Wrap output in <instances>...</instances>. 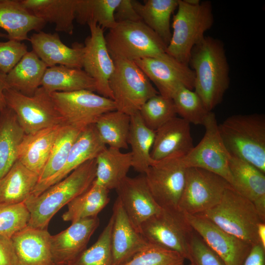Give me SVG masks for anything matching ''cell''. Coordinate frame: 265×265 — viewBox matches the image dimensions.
Wrapping results in <instances>:
<instances>
[{"label": "cell", "instance_id": "c3c4849f", "mask_svg": "<svg viewBox=\"0 0 265 265\" xmlns=\"http://www.w3.org/2000/svg\"><path fill=\"white\" fill-rule=\"evenodd\" d=\"M242 265H265V248L260 243L252 245Z\"/></svg>", "mask_w": 265, "mask_h": 265}, {"label": "cell", "instance_id": "d6986e66", "mask_svg": "<svg viewBox=\"0 0 265 265\" xmlns=\"http://www.w3.org/2000/svg\"><path fill=\"white\" fill-rule=\"evenodd\" d=\"M106 147L100 138L95 124L86 126L74 141L63 168L49 179L36 185L31 195L33 196L39 195L65 178L85 162L96 159Z\"/></svg>", "mask_w": 265, "mask_h": 265}, {"label": "cell", "instance_id": "e0dca14e", "mask_svg": "<svg viewBox=\"0 0 265 265\" xmlns=\"http://www.w3.org/2000/svg\"><path fill=\"white\" fill-rule=\"evenodd\" d=\"M115 190L131 224L138 232L144 222L162 209L152 196L144 175L127 176Z\"/></svg>", "mask_w": 265, "mask_h": 265}, {"label": "cell", "instance_id": "f5cc1de1", "mask_svg": "<svg viewBox=\"0 0 265 265\" xmlns=\"http://www.w3.org/2000/svg\"><path fill=\"white\" fill-rule=\"evenodd\" d=\"M0 38H7V34L0 32Z\"/></svg>", "mask_w": 265, "mask_h": 265}, {"label": "cell", "instance_id": "ac0fdd59", "mask_svg": "<svg viewBox=\"0 0 265 265\" xmlns=\"http://www.w3.org/2000/svg\"><path fill=\"white\" fill-rule=\"evenodd\" d=\"M65 230L51 237L53 258L56 265H72L86 249L100 220L94 216L71 223Z\"/></svg>", "mask_w": 265, "mask_h": 265}, {"label": "cell", "instance_id": "4fadbf2b", "mask_svg": "<svg viewBox=\"0 0 265 265\" xmlns=\"http://www.w3.org/2000/svg\"><path fill=\"white\" fill-rule=\"evenodd\" d=\"M205 134L196 146L183 158L187 167H197L212 172L225 179L231 185L229 162L231 156L220 136L215 115L209 112L203 125Z\"/></svg>", "mask_w": 265, "mask_h": 265}, {"label": "cell", "instance_id": "ba28073f", "mask_svg": "<svg viewBox=\"0 0 265 265\" xmlns=\"http://www.w3.org/2000/svg\"><path fill=\"white\" fill-rule=\"evenodd\" d=\"M4 96L6 106L15 113L26 134L66 124L54 106L51 93L41 86L31 96L8 88L4 91Z\"/></svg>", "mask_w": 265, "mask_h": 265}, {"label": "cell", "instance_id": "1f68e13d", "mask_svg": "<svg viewBox=\"0 0 265 265\" xmlns=\"http://www.w3.org/2000/svg\"><path fill=\"white\" fill-rule=\"evenodd\" d=\"M178 2L179 0H146L142 4L132 0L142 21L158 35L166 47L172 35L171 17L177 8Z\"/></svg>", "mask_w": 265, "mask_h": 265}, {"label": "cell", "instance_id": "ab89813d", "mask_svg": "<svg viewBox=\"0 0 265 265\" xmlns=\"http://www.w3.org/2000/svg\"><path fill=\"white\" fill-rule=\"evenodd\" d=\"M138 112L145 125L155 131L177 116L172 99L159 94L148 100Z\"/></svg>", "mask_w": 265, "mask_h": 265}, {"label": "cell", "instance_id": "f35d334b", "mask_svg": "<svg viewBox=\"0 0 265 265\" xmlns=\"http://www.w3.org/2000/svg\"><path fill=\"white\" fill-rule=\"evenodd\" d=\"M172 99L177 115L190 124L203 125L211 112L194 91L185 87L178 90Z\"/></svg>", "mask_w": 265, "mask_h": 265}, {"label": "cell", "instance_id": "4316f807", "mask_svg": "<svg viewBox=\"0 0 265 265\" xmlns=\"http://www.w3.org/2000/svg\"><path fill=\"white\" fill-rule=\"evenodd\" d=\"M21 1L37 17L46 23L53 24L56 31L73 34L78 0H21Z\"/></svg>", "mask_w": 265, "mask_h": 265}, {"label": "cell", "instance_id": "836d02e7", "mask_svg": "<svg viewBox=\"0 0 265 265\" xmlns=\"http://www.w3.org/2000/svg\"><path fill=\"white\" fill-rule=\"evenodd\" d=\"M155 131L148 128L137 112L131 115L128 144L131 147L132 167L144 174L154 161L151 157Z\"/></svg>", "mask_w": 265, "mask_h": 265}, {"label": "cell", "instance_id": "8d00e7d4", "mask_svg": "<svg viewBox=\"0 0 265 265\" xmlns=\"http://www.w3.org/2000/svg\"><path fill=\"white\" fill-rule=\"evenodd\" d=\"M121 0H78L75 20L81 25L95 23L104 29L114 27V13Z\"/></svg>", "mask_w": 265, "mask_h": 265}, {"label": "cell", "instance_id": "5bb4252c", "mask_svg": "<svg viewBox=\"0 0 265 265\" xmlns=\"http://www.w3.org/2000/svg\"><path fill=\"white\" fill-rule=\"evenodd\" d=\"M134 62L153 83L159 94L164 97L172 99L183 87L194 89L195 75L192 69L166 53Z\"/></svg>", "mask_w": 265, "mask_h": 265}, {"label": "cell", "instance_id": "bcb514c9", "mask_svg": "<svg viewBox=\"0 0 265 265\" xmlns=\"http://www.w3.org/2000/svg\"><path fill=\"white\" fill-rule=\"evenodd\" d=\"M114 17L117 23L142 21L133 7L132 0H121L115 9Z\"/></svg>", "mask_w": 265, "mask_h": 265}, {"label": "cell", "instance_id": "9c48e42d", "mask_svg": "<svg viewBox=\"0 0 265 265\" xmlns=\"http://www.w3.org/2000/svg\"><path fill=\"white\" fill-rule=\"evenodd\" d=\"M193 231L183 213L163 209L144 222L139 230L148 243L175 251L189 261V242Z\"/></svg>", "mask_w": 265, "mask_h": 265}, {"label": "cell", "instance_id": "ee69618b", "mask_svg": "<svg viewBox=\"0 0 265 265\" xmlns=\"http://www.w3.org/2000/svg\"><path fill=\"white\" fill-rule=\"evenodd\" d=\"M190 263L194 265H226L193 230L189 239Z\"/></svg>", "mask_w": 265, "mask_h": 265}, {"label": "cell", "instance_id": "277c9868", "mask_svg": "<svg viewBox=\"0 0 265 265\" xmlns=\"http://www.w3.org/2000/svg\"><path fill=\"white\" fill-rule=\"evenodd\" d=\"M177 10L173 17V30L166 53L189 65L193 48L213 25L212 6L208 0L191 5L184 0H179Z\"/></svg>", "mask_w": 265, "mask_h": 265}, {"label": "cell", "instance_id": "5b68a950", "mask_svg": "<svg viewBox=\"0 0 265 265\" xmlns=\"http://www.w3.org/2000/svg\"><path fill=\"white\" fill-rule=\"evenodd\" d=\"M227 233L251 245L259 242L257 227L261 218L255 207L232 187L227 189L220 202L200 214Z\"/></svg>", "mask_w": 265, "mask_h": 265}, {"label": "cell", "instance_id": "4dcf8cb0", "mask_svg": "<svg viewBox=\"0 0 265 265\" xmlns=\"http://www.w3.org/2000/svg\"><path fill=\"white\" fill-rule=\"evenodd\" d=\"M47 68L33 51H28L6 75L8 85L25 95L31 96L41 86Z\"/></svg>", "mask_w": 265, "mask_h": 265}, {"label": "cell", "instance_id": "83f0119b", "mask_svg": "<svg viewBox=\"0 0 265 265\" xmlns=\"http://www.w3.org/2000/svg\"><path fill=\"white\" fill-rule=\"evenodd\" d=\"M39 175L17 159L0 181V205L24 203L38 183Z\"/></svg>", "mask_w": 265, "mask_h": 265}, {"label": "cell", "instance_id": "8fae6325", "mask_svg": "<svg viewBox=\"0 0 265 265\" xmlns=\"http://www.w3.org/2000/svg\"><path fill=\"white\" fill-rule=\"evenodd\" d=\"M231 187L217 174L200 168L187 167L178 211L191 215L203 212L216 206Z\"/></svg>", "mask_w": 265, "mask_h": 265}, {"label": "cell", "instance_id": "484cf974", "mask_svg": "<svg viewBox=\"0 0 265 265\" xmlns=\"http://www.w3.org/2000/svg\"><path fill=\"white\" fill-rule=\"evenodd\" d=\"M22 3L21 0H0V27L9 40H28V33L41 31L46 25Z\"/></svg>", "mask_w": 265, "mask_h": 265}, {"label": "cell", "instance_id": "ffe728a7", "mask_svg": "<svg viewBox=\"0 0 265 265\" xmlns=\"http://www.w3.org/2000/svg\"><path fill=\"white\" fill-rule=\"evenodd\" d=\"M32 51L48 67L63 65L82 68L84 44L74 43L72 47L64 44L57 33L40 31L29 37Z\"/></svg>", "mask_w": 265, "mask_h": 265}, {"label": "cell", "instance_id": "7dc6e473", "mask_svg": "<svg viewBox=\"0 0 265 265\" xmlns=\"http://www.w3.org/2000/svg\"><path fill=\"white\" fill-rule=\"evenodd\" d=\"M0 265H20L11 238L0 235Z\"/></svg>", "mask_w": 265, "mask_h": 265}, {"label": "cell", "instance_id": "60d3db41", "mask_svg": "<svg viewBox=\"0 0 265 265\" xmlns=\"http://www.w3.org/2000/svg\"><path fill=\"white\" fill-rule=\"evenodd\" d=\"M113 223L112 214L97 240L86 248L72 265H113L111 244Z\"/></svg>", "mask_w": 265, "mask_h": 265}, {"label": "cell", "instance_id": "9a60e30c", "mask_svg": "<svg viewBox=\"0 0 265 265\" xmlns=\"http://www.w3.org/2000/svg\"><path fill=\"white\" fill-rule=\"evenodd\" d=\"M90 35L84 44L82 68L96 83L97 93L113 100L109 80L115 68L107 48L104 29L95 23H89Z\"/></svg>", "mask_w": 265, "mask_h": 265}, {"label": "cell", "instance_id": "44dd1931", "mask_svg": "<svg viewBox=\"0 0 265 265\" xmlns=\"http://www.w3.org/2000/svg\"><path fill=\"white\" fill-rule=\"evenodd\" d=\"M111 244L113 265H121L132 258L149 243L132 226L120 200L113 207Z\"/></svg>", "mask_w": 265, "mask_h": 265}, {"label": "cell", "instance_id": "d6a6232c", "mask_svg": "<svg viewBox=\"0 0 265 265\" xmlns=\"http://www.w3.org/2000/svg\"><path fill=\"white\" fill-rule=\"evenodd\" d=\"M25 134L15 113L6 106L0 112V181L17 159Z\"/></svg>", "mask_w": 265, "mask_h": 265}, {"label": "cell", "instance_id": "8992f818", "mask_svg": "<svg viewBox=\"0 0 265 265\" xmlns=\"http://www.w3.org/2000/svg\"><path fill=\"white\" fill-rule=\"evenodd\" d=\"M112 58L132 61L166 53V46L143 22H121L105 35Z\"/></svg>", "mask_w": 265, "mask_h": 265}, {"label": "cell", "instance_id": "681fc988", "mask_svg": "<svg viewBox=\"0 0 265 265\" xmlns=\"http://www.w3.org/2000/svg\"><path fill=\"white\" fill-rule=\"evenodd\" d=\"M8 88L6 75L0 71V112L6 106L4 91Z\"/></svg>", "mask_w": 265, "mask_h": 265}, {"label": "cell", "instance_id": "816d5d0a", "mask_svg": "<svg viewBox=\"0 0 265 265\" xmlns=\"http://www.w3.org/2000/svg\"><path fill=\"white\" fill-rule=\"evenodd\" d=\"M186 3L191 5H197L200 3L199 0H184Z\"/></svg>", "mask_w": 265, "mask_h": 265}, {"label": "cell", "instance_id": "cb8c5ba5", "mask_svg": "<svg viewBox=\"0 0 265 265\" xmlns=\"http://www.w3.org/2000/svg\"><path fill=\"white\" fill-rule=\"evenodd\" d=\"M48 229L27 226L11 238L20 265H56Z\"/></svg>", "mask_w": 265, "mask_h": 265}, {"label": "cell", "instance_id": "b9f144b4", "mask_svg": "<svg viewBox=\"0 0 265 265\" xmlns=\"http://www.w3.org/2000/svg\"><path fill=\"white\" fill-rule=\"evenodd\" d=\"M185 260L175 251L149 243L121 265H184Z\"/></svg>", "mask_w": 265, "mask_h": 265}, {"label": "cell", "instance_id": "74e56055", "mask_svg": "<svg viewBox=\"0 0 265 265\" xmlns=\"http://www.w3.org/2000/svg\"><path fill=\"white\" fill-rule=\"evenodd\" d=\"M84 128L66 126L53 145L37 185L49 179L63 168L74 141Z\"/></svg>", "mask_w": 265, "mask_h": 265}, {"label": "cell", "instance_id": "7bdbcfd3", "mask_svg": "<svg viewBox=\"0 0 265 265\" xmlns=\"http://www.w3.org/2000/svg\"><path fill=\"white\" fill-rule=\"evenodd\" d=\"M30 213L24 203L0 205V235L10 238L28 225Z\"/></svg>", "mask_w": 265, "mask_h": 265}, {"label": "cell", "instance_id": "7402d4cb", "mask_svg": "<svg viewBox=\"0 0 265 265\" xmlns=\"http://www.w3.org/2000/svg\"><path fill=\"white\" fill-rule=\"evenodd\" d=\"M194 146L190 124L176 116L155 131L150 156L154 160L173 156L185 157Z\"/></svg>", "mask_w": 265, "mask_h": 265}, {"label": "cell", "instance_id": "30bf717a", "mask_svg": "<svg viewBox=\"0 0 265 265\" xmlns=\"http://www.w3.org/2000/svg\"><path fill=\"white\" fill-rule=\"evenodd\" d=\"M183 158L173 156L154 160L144 174L152 196L162 209L178 211L187 168Z\"/></svg>", "mask_w": 265, "mask_h": 265}, {"label": "cell", "instance_id": "e575fe53", "mask_svg": "<svg viewBox=\"0 0 265 265\" xmlns=\"http://www.w3.org/2000/svg\"><path fill=\"white\" fill-rule=\"evenodd\" d=\"M109 190L94 182L84 192L67 204L68 209L62 215L63 221L71 223L97 216L110 201Z\"/></svg>", "mask_w": 265, "mask_h": 265}, {"label": "cell", "instance_id": "6da1fadb", "mask_svg": "<svg viewBox=\"0 0 265 265\" xmlns=\"http://www.w3.org/2000/svg\"><path fill=\"white\" fill-rule=\"evenodd\" d=\"M189 64L195 75L194 89L209 111L223 100L230 85L229 66L223 43L204 37L193 48Z\"/></svg>", "mask_w": 265, "mask_h": 265}, {"label": "cell", "instance_id": "52a82bcc", "mask_svg": "<svg viewBox=\"0 0 265 265\" xmlns=\"http://www.w3.org/2000/svg\"><path fill=\"white\" fill-rule=\"evenodd\" d=\"M115 68L109 80L116 110L130 116L150 98L159 94L134 61L112 58Z\"/></svg>", "mask_w": 265, "mask_h": 265}, {"label": "cell", "instance_id": "f1b7e54d", "mask_svg": "<svg viewBox=\"0 0 265 265\" xmlns=\"http://www.w3.org/2000/svg\"><path fill=\"white\" fill-rule=\"evenodd\" d=\"M96 178L94 182L108 189H115L127 177L132 167L130 152L106 147L96 158Z\"/></svg>", "mask_w": 265, "mask_h": 265}, {"label": "cell", "instance_id": "db71d44e", "mask_svg": "<svg viewBox=\"0 0 265 265\" xmlns=\"http://www.w3.org/2000/svg\"><path fill=\"white\" fill-rule=\"evenodd\" d=\"M188 265H194L193 264H192V263H190V264H189Z\"/></svg>", "mask_w": 265, "mask_h": 265}, {"label": "cell", "instance_id": "7c38bea8", "mask_svg": "<svg viewBox=\"0 0 265 265\" xmlns=\"http://www.w3.org/2000/svg\"><path fill=\"white\" fill-rule=\"evenodd\" d=\"M51 95L67 125L84 128L94 124L102 114L116 110L113 100L89 90L55 92Z\"/></svg>", "mask_w": 265, "mask_h": 265}, {"label": "cell", "instance_id": "f546056e", "mask_svg": "<svg viewBox=\"0 0 265 265\" xmlns=\"http://www.w3.org/2000/svg\"><path fill=\"white\" fill-rule=\"evenodd\" d=\"M41 86L49 93L87 90L96 92L94 80L81 68L56 65L48 67Z\"/></svg>", "mask_w": 265, "mask_h": 265}, {"label": "cell", "instance_id": "3957f363", "mask_svg": "<svg viewBox=\"0 0 265 265\" xmlns=\"http://www.w3.org/2000/svg\"><path fill=\"white\" fill-rule=\"evenodd\" d=\"M222 141L230 155L265 173V116L252 113L230 116L218 124Z\"/></svg>", "mask_w": 265, "mask_h": 265}, {"label": "cell", "instance_id": "2e32d148", "mask_svg": "<svg viewBox=\"0 0 265 265\" xmlns=\"http://www.w3.org/2000/svg\"><path fill=\"white\" fill-rule=\"evenodd\" d=\"M191 228L226 265H242L252 245L227 233L209 219L184 214Z\"/></svg>", "mask_w": 265, "mask_h": 265}, {"label": "cell", "instance_id": "d4e9b609", "mask_svg": "<svg viewBox=\"0 0 265 265\" xmlns=\"http://www.w3.org/2000/svg\"><path fill=\"white\" fill-rule=\"evenodd\" d=\"M66 125L60 124L25 134L18 147L17 159L40 175L56 138Z\"/></svg>", "mask_w": 265, "mask_h": 265}, {"label": "cell", "instance_id": "d590c367", "mask_svg": "<svg viewBox=\"0 0 265 265\" xmlns=\"http://www.w3.org/2000/svg\"><path fill=\"white\" fill-rule=\"evenodd\" d=\"M94 124L106 146L120 150L128 149L131 116L115 110L100 115Z\"/></svg>", "mask_w": 265, "mask_h": 265}, {"label": "cell", "instance_id": "603a6c76", "mask_svg": "<svg viewBox=\"0 0 265 265\" xmlns=\"http://www.w3.org/2000/svg\"><path fill=\"white\" fill-rule=\"evenodd\" d=\"M232 187L251 201L265 222V173L240 159L231 156Z\"/></svg>", "mask_w": 265, "mask_h": 265}, {"label": "cell", "instance_id": "f907efd6", "mask_svg": "<svg viewBox=\"0 0 265 265\" xmlns=\"http://www.w3.org/2000/svg\"><path fill=\"white\" fill-rule=\"evenodd\" d=\"M257 233L259 243L265 248V222L258 224Z\"/></svg>", "mask_w": 265, "mask_h": 265}, {"label": "cell", "instance_id": "7a4b0ae2", "mask_svg": "<svg viewBox=\"0 0 265 265\" xmlns=\"http://www.w3.org/2000/svg\"><path fill=\"white\" fill-rule=\"evenodd\" d=\"M96 171V159L89 160L39 195H30L24 202L30 215L27 226L48 229L51 219L60 209L90 187Z\"/></svg>", "mask_w": 265, "mask_h": 265}, {"label": "cell", "instance_id": "f6af8a7d", "mask_svg": "<svg viewBox=\"0 0 265 265\" xmlns=\"http://www.w3.org/2000/svg\"><path fill=\"white\" fill-rule=\"evenodd\" d=\"M27 52L26 45L22 42L0 41V71L7 75Z\"/></svg>", "mask_w": 265, "mask_h": 265}]
</instances>
